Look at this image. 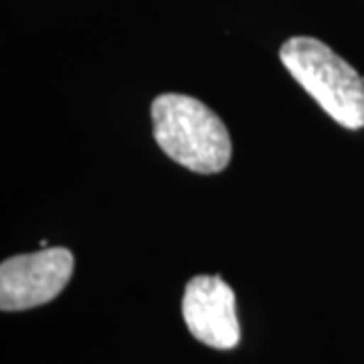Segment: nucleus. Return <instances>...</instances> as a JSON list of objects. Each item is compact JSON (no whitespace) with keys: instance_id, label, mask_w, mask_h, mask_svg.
Returning <instances> with one entry per match:
<instances>
[{"instance_id":"4","label":"nucleus","mask_w":364,"mask_h":364,"mask_svg":"<svg viewBox=\"0 0 364 364\" xmlns=\"http://www.w3.org/2000/svg\"><path fill=\"white\" fill-rule=\"evenodd\" d=\"M182 318L198 342L231 350L241 340L235 291L219 275H196L184 287Z\"/></svg>"},{"instance_id":"1","label":"nucleus","mask_w":364,"mask_h":364,"mask_svg":"<svg viewBox=\"0 0 364 364\" xmlns=\"http://www.w3.org/2000/svg\"><path fill=\"white\" fill-rule=\"evenodd\" d=\"M154 140L184 168L215 174L231 160V138L223 119L191 95L164 93L152 102Z\"/></svg>"},{"instance_id":"3","label":"nucleus","mask_w":364,"mask_h":364,"mask_svg":"<svg viewBox=\"0 0 364 364\" xmlns=\"http://www.w3.org/2000/svg\"><path fill=\"white\" fill-rule=\"evenodd\" d=\"M75 269L73 253L65 247H45L14 255L0 265V310L23 312L55 299Z\"/></svg>"},{"instance_id":"2","label":"nucleus","mask_w":364,"mask_h":364,"mask_svg":"<svg viewBox=\"0 0 364 364\" xmlns=\"http://www.w3.org/2000/svg\"><path fill=\"white\" fill-rule=\"evenodd\" d=\"M279 59L316 104L346 130L364 128V77L314 37H291Z\"/></svg>"}]
</instances>
